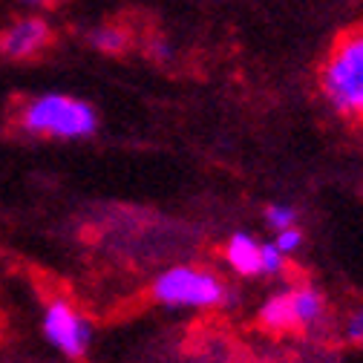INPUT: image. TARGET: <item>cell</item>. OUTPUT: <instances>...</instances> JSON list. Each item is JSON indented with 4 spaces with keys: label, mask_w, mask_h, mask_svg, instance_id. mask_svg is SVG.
<instances>
[{
    "label": "cell",
    "mask_w": 363,
    "mask_h": 363,
    "mask_svg": "<svg viewBox=\"0 0 363 363\" xmlns=\"http://www.w3.org/2000/svg\"><path fill=\"white\" fill-rule=\"evenodd\" d=\"M274 242L286 257L289 254H294V251H300V245H303V231L297 228V225H289V228H280V231H274Z\"/></svg>",
    "instance_id": "obj_10"
},
{
    "label": "cell",
    "mask_w": 363,
    "mask_h": 363,
    "mask_svg": "<svg viewBox=\"0 0 363 363\" xmlns=\"http://www.w3.org/2000/svg\"><path fill=\"white\" fill-rule=\"evenodd\" d=\"M142 38L145 35H139L133 29V23H127V21H104V23H99V26H93L86 32V43L93 50H99L101 55H113V58H121V55H127L135 43H142Z\"/></svg>",
    "instance_id": "obj_7"
},
{
    "label": "cell",
    "mask_w": 363,
    "mask_h": 363,
    "mask_svg": "<svg viewBox=\"0 0 363 363\" xmlns=\"http://www.w3.org/2000/svg\"><path fill=\"white\" fill-rule=\"evenodd\" d=\"M225 262L242 277H265V242L248 231H237L225 242Z\"/></svg>",
    "instance_id": "obj_6"
},
{
    "label": "cell",
    "mask_w": 363,
    "mask_h": 363,
    "mask_svg": "<svg viewBox=\"0 0 363 363\" xmlns=\"http://www.w3.org/2000/svg\"><path fill=\"white\" fill-rule=\"evenodd\" d=\"M43 337H47L61 354L78 360L86 354L93 343V326L86 317L67 300H52L43 311Z\"/></svg>",
    "instance_id": "obj_5"
},
{
    "label": "cell",
    "mask_w": 363,
    "mask_h": 363,
    "mask_svg": "<svg viewBox=\"0 0 363 363\" xmlns=\"http://www.w3.org/2000/svg\"><path fill=\"white\" fill-rule=\"evenodd\" d=\"M317 89L335 113L363 116V21L340 29L326 47L317 64Z\"/></svg>",
    "instance_id": "obj_1"
},
{
    "label": "cell",
    "mask_w": 363,
    "mask_h": 363,
    "mask_svg": "<svg viewBox=\"0 0 363 363\" xmlns=\"http://www.w3.org/2000/svg\"><path fill=\"white\" fill-rule=\"evenodd\" d=\"M343 337H346V343L363 349V306L349 314V320H346V326H343Z\"/></svg>",
    "instance_id": "obj_11"
},
{
    "label": "cell",
    "mask_w": 363,
    "mask_h": 363,
    "mask_svg": "<svg viewBox=\"0 0 363 363\" xmlns=\"http://www.w3.org/2000/svg\"><path fill=\"white\" fill-rule=\"evenodd\" d=\"M360 121H363V116H360Z\"/></svg>",
    "instance_id": "obj_13"
},
{
    "label": "cell",
    "mask_w": 363,
    "mask_h": 363,
    "mask_svg": "<svg viewBox=\"0 0 363 363\" xmlns=\"http://www.w3.org/2000/svg\"><path fill=\"white\" fill-rule=\"evenodd\" d=\"M153 300L167 308H216L228 300V286L211 268L170 265L153 280Z\"/></svg>",
    "instance_id": "obj_3"
},
{
    "label": "cell",
    "mask_w": 363,
    "mask_h": 363,
    "mask_svg": "<svg viewBox=\"0 0 363 363\" xmlns=\"http://www.w3.org/2000/svg\"><path fill=\"white\" fill-rule=\"evenodd\" d=\"M265 222H268L274 231L289 228V225H297V211H294L291 205L274 202V205H268V208H265Z\"/></svg>",
    "instance_id": "obj_9"
},
{
    "label": "cell",
    "mask_w": 363,
    "mask_h": 363,
    "mask_svg": "<svg viewBox=\"0 0 363 363\" xmlns=\"http://www.w3.org/2000/svg\"><path fill=\"white\" fill-rule=\"evenodd\" d=\"M55 29L47 18L40 15H23L15 18L0 29V58L6 61H38L55 47Z\"/></svg>",
    "instance_id": "obj_4"
},
{
    "label": "cell",
    "mask_w": 363,
    "mask_h": 363,
    "mask_svg": "<svg viewBox=\"0 0 363 363\" xmlns=\"http://www.w3.org/2000/svg\"><path fill=\"white\" fill-rule=\"evenodd\" d=\"M18 127L23 133L40 135V139H89L99 127V116L93 104H86L75 96L47 93L23 99L18 107Z\"/></svg>",
    "instance_id": "obj_2"
},
{
    "label": "cell",
    "mask_w": 363,
    "mask_h": 363,
    "mask_svg": "<svg viewBox=\"0 0 363 363\" xmlns=\"http://www.w3.org/2000/svg\"><path fill=\"white\" fill-rule=\"evenodd\" d=\"M291 306H294V329L297 332H311L326 320V297L311 289V286H291Z\"/></svg>",
    "instance_id": "obj_8"
},
{
    "label": "cell",
    "mask_w": 363,
    "mask_h": 363,
    "mask_svg": "<svg viewBox=\"0 0 363 363\" xmlns=\"http://www.w3.org/2000/svg\"><path fill=\"white\" fill-rule=\"evenodd\" d=\"M29 4H38V6H55V0H29Z\"/></svg>",
    "instance_id": "obj_12"
}]
</instances>
